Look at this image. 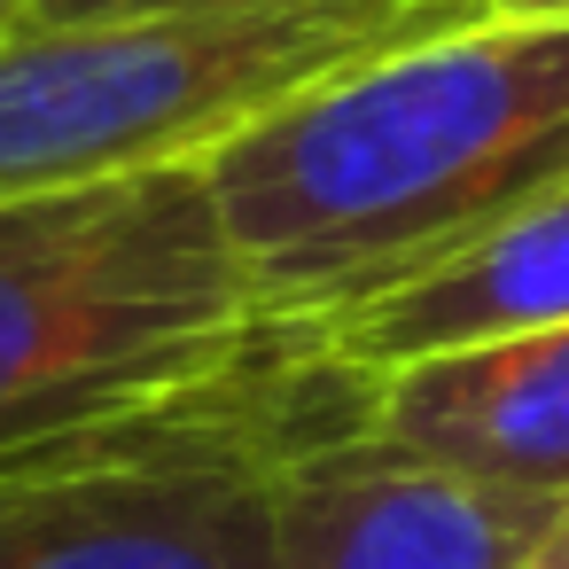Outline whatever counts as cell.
<instances>
[{
  "mask_svg": "<svg viewBox=\"0 0 569 569\" xmlns=\"http://www.w3.org/2000/svg\"><path fill=\"white\" fill-rule=\"evenodd\" d=\"M538 328H569V180L546 188L538 203H522L515 219H499L483 242L429 266L421 281H406L343 320H320L312 336L343 367L390 375V367H413L437 351L507 343V336H538Z\"/></svg>",
  "mask_w": 569,
  "mask_h": 569,
  "instance_id": "obj_7",
  "label": "cell"
},
{
  "mask_svg": "<svg viewBox=\"0 0 569 569\" xmlns=\"http://www.w3.org/2000/svg\"><path fill=\"white\" fill-rule=\"evenodd\" d=\"M515 569H569V507H561V522H553V530H546Z\"/></svg>",
  "mask_w": 569,
  "mask_h": 569,
  "instance_id": "obj_9",
  "label": "cell"
},
{
  "mask_svg": "<svg viewBox=\"0 0 569 569\" xmlns=\"http://www.w3.org/2000/svg\"><path fill=\"white\" fill-rule=\"evenodd\" d=\"M460 17H483V0L17 24L0 40V203L203 164L289 94Z\"/></svg>",
  "mask_w": 569,
  "mask_h": 569,
  "instance_id": "obj_4",
  "label": "cell"
},
{
  "mask_svg": "<svg viewBox=\"0 0 569 569\" xmlns=\"http://www.w3.org/2000/svg\"><path fill=\"white\" fill-rule=\"evenodd\" d=\"M375 375L266 320L219 375L0 452V569H273V476L367 421Z\"/></svg>",
  "mask_w": 569,
  "mask_h": 569,
  "instance_id": "obj_2",
  "label": "cell"
},
{
  "mask_svg": "<svg viewBox=\"0 0 569 569\" xmlns=\"http://www.w3.org/2000/svg\"><path fill=\"white\" fill-rule=\"evenodd\" d=\"M483 17H530V24H569V0H483Z\"/></svg>",
  "mask_w": 569,
  "mask_h": 569,
  "instance_id": "obj_10",
  "label": "cell"
},
{
  "mask_svg": "<svg viewBox=\"0 0 569 569\" xmlns=\"http://www.w3.org/2000/svg\"><path fill=\"white\" fill-rule=\"evenodd\" d=\"M367 429L437 468L569 499V328L390 367L367 390Z\"/></svg>",
  "mask_w": 569,
  "mask_h": 569,
  "instance_id": "obj_6",
  "label": "cell"
},
{
  "mask_svg": "<svg viewBox=\"0 0 569 569\" xmlns=\"http://www.w3.org/2000/svg\"><path fill=\"white\" fill-rule=\"evenodd\" d=\"M569 499L437 468L367 421L312 437L273 476V569H515Z\"/></svg>",
  "mask_w": 569,
  "mask_h": 569,
  "instance_id": "obj_5",
  "label": "cell"
},
{
  "mask_svg": "<svg viewBox=\"0 0 569 569\" xmlns=\"http://www.w3.org/2000/svg\"><path fill=\"white\" fill-rule=\"evenodd\" d=\"M258 336L203 164L0 203V452L172 398Z\"/></svg>",
  "mask_w": 569,
  "mask_h": 569,
  "instance_id": "obj_3",
  "label": "cell"
},
{
  "mask_svg": "<svg viewBox=\"0 0 569 569\" xmlns=\"http://www.w3.org/2000/svg\"><path fill=\"white\" fill-rule=\"evenodd\" d=\"M24 17H32V0H0V40H9V32H17Z\"/></svg>",
  "mask_w": 569,
  "mask_h": 569,
  "instance_id": "obj_11",
  "label": "cell"
},
{
  "mask_svg": "<svg viewBox=\"0 0 569 569\" xmlns=\"http://www.w3.org/2000/svg\"><path fill=\"white\" fill-rule=\"evenodd\" d=\"M336 0H32L24 24H110V17H297Z\"/></svg>",
  "mask_w": 569,
  "mask_h": 569,
  "instance_id": "obj_8",
  "label": "cell"
},
{
  "mask_svg": "<svg viewBox=\"0 0 569 569\" xmlns=\"http://www.w3.org/2000/svg\"><path fill=\"white\" fill-rule=\"evenodd\" d=\"M266 320H343L569 180V24L460 17L289 94L203 157Z\"/></svg>",
  "mask_w": 569,
  "mask_h": 569,
  "instance_id": "obj_1",
  "label": "cell"
}]
</instances>
